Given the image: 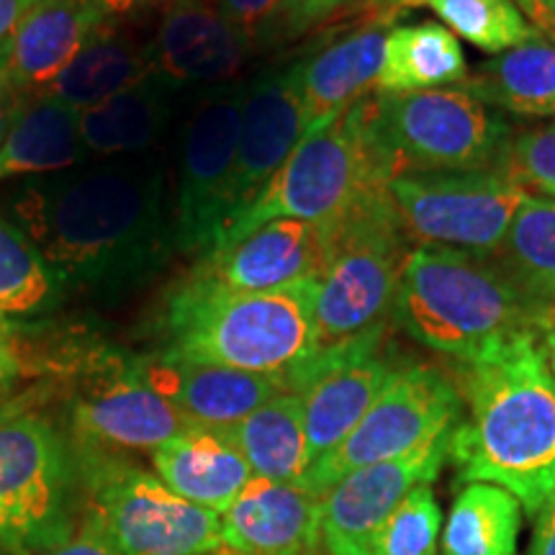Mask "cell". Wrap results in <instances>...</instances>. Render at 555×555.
Masks as SVG:
<instances>
[{
    "instance_id": "26",
    "label": "cell",
    "mask_w": 555,
    "mask_h": 555,
    "mask_svg": "<svg viewBox=\"0 0 555 555\" xmlns=\"http://www.w3.org/2000/svg\"><path fill=\"white\" fill-rule=\"evenodd\" d=\"M82 155L88 152L80 139L78 111L34 95L21 103L16 121L0 147V180L73 170Z\"/></svg>"
},
{
    "instance_id": "31",
    "label": "cell",
    "mask_w": 555,
    "mask_h": 555,
    "mask_svg": "<svg viewBox=\"0 0 555 555\" xmlns=\"http://www.w3.org/2000/svg\"><path fill=\"white\" fill-rule=\"evenodd\" d=\"M522 512L502 486L468 483L450 509L442 555H517Z\"/></svg>"
},
{
    "instance_id": "2",
    "label": "cell",
    "mask_w": 555,
    "mask_h": 555,
    "mask_svg": "<svg viewBox=\"0 0 555 555\" xmlns=\"http://www.w3.org/2000/svg\"><path fill=\"white\" fill-rule=\"evenodd\" d=\"M470 416L450 435L463 481L494 483L535 519L555 494V376L535 330L457 363Z\"/></svg>"
},
{
    "instance_id": "28",
    "label": "cell",
    "mask_w": 555,
    "mask_h": 555,
    "mask_svg": "<svg viewBox=\"0 0 555 555\" xmlns=\"http://www.w3.org/2000/svg\"><path fill=\"white\" fill-rule=\"evenodd\" d=\"M224 433L258 478L298 483L311 466L298 393H278Z\"/></svg>"
},
{
    "instance_id": "17",
    "label": "cell",
    "mask_w": 555,
    "mask_h": 555,
    "mask_svg": "<svg viewBox=\"0 0 555 555\" xmlns=\"http://www.w3.org/2000/svg\"><path fill=\"white\" fill-rule=\"evenodd\" d=\"M127 371L178 406L196 427L227 429L278 393H286L278 376L196 363L168 350L137 360Z\"/></svg>"
},
{
    "instance_id": "43",
    "label": "cell",
    "mask_w": 555,
    "mask_h": 555,
    "mask_svg": "<svg viewBox=\"0 0 555 555\" xmlns=\"http://www.w3.org/2000/svg\"><path fill=\"white\" fill-rule=\"evenodd\" d=\"M515 3L522 9V13L530 16L532 26H535L547 41H553L555 44V13L547 9L543 0H515Z\"/></svg>"
},
{
    "instance_id": "11",
    "label": "cell",
    "mask_w": 555,
    "mask_h": 555,
    "mask_svg": "<svg viewBox=\"0 0 555 555\" xmlns=\"http://www.w3.org/2000/svg\"><path fill=\"white\" fill-rule=\"evenodd\" d=\"M62 446L37 414H0V540L44 551L67 538Z\"/></svg>"
},
{
    "instance_id": "4",
    "label": "cell",
    "mask_w": 555,
    "mask_h": 555,
    "mask_svg": "<svg viewBox=\"0 0 555 555\" xmlns=\"http://www.w3.org/2000/svg\"><path fill=\"white\" fill-rule=\"evenodd\" d=\"M314 286L311 278L294 288L247 294L193 273L168 301V352L283 378L314 350Z\"/></svg>"
},
{
    "instance_id": "35",
    "label": "cell",
    "mask_w": 555,
    "mask_h": 555,
    "mask_svg": "<svg viewBox=\"0 0 555 555\" xmlns=\"http://www.w3.org/2000/svg\"><path fill=\"white\" fill-rule=\"evenodd\" d=\"M499 168L527 193L535 189L540 196L555 201V121L509 139Z\"/></svg>"
},
{
    "instance_id": "48",
    "label": "cell",
    "mask_w": 555,
    "mask_h": 555,
    "mask_svg": "<svg viewBox=\"0 0 555 555\" xmlns=\"http://www.w3.org/2000/svg\"><path fill=\"white\" fill-rule=\"evenodd\" d=\"M543 3L547 5V9H551V11L555 13V0H543Z\"/></svg>"
},
{
    "instance_id": "21",
    "label": "cell",
    "mask_w": 555,
    "mask_h": 555,
    "mask_svg": "<svg viewBox=\"0 0 555 555\" xmlns=\"http://www.w3.org/2000/svg\"><path fill=\"white\" fill-rule=\"evenodd\" d=\"M80 437L108 448L152 450L191 433L193 422L129 371L73 406Z\"/></svg>"
},
{
    "instance_id": "19",
    "label": "cell",
    "mask_w": 555,
    "mask_h": 555,
    "mask_svg": "<svg viewBox=\"0 0 555 555\" xmlns=\"http://www.w3.org/2000/svg\"><path fill=\"white\" fill-rule=\"evenodd\" d=\"M229 555H309L319 538V496L301 483L253 476L221 515Z\"/></svg>"
},
{
    "instance_id": "32",
    "label": "cell",
    "mask_w": 555,
    "mask_h": 555,
    "mask_svg": "<svg viewBox=\"0 0 555 555\" xmlns=\"http://www.w3.org/2000/svg\"><path fill=\"white\" fill-rule=\"evenodd\" d=\"M455 37L470 41L486 54H502L540 37L515 0H429Z\"/></svg>"
},
{
    "instance_id": "10",
    "label": "cell",
    "mask_w": 555,
    "mask_h": 555,
    "mask_svg": "<svg viewBox=\"0 0 555 555\" xmlns=\"http://www.w3.org/2000/svg\"><path fill=\"white\" fill-rule=\"evenodd\" d=\"M93 519L119 555H211L224 547L221 515L137 468L99 470Z\"/></svg>"
},
{
    "instance_id": "15",
    "label": "cell",
    "mask_w": 555,
    "mask_h": 555,
    "mask_svg": "<svg viewBox=\"0 0 555 555\" xmlns=\"http://www.w3.org/2000/svg\"><path fill=\"white\" fill-rule=\"evenodd\" d=\"M304 134L307 119L294 67L286 73L260 75L253 86L245 88L237 157L229 178L221 232L260 196Z\"/></svg>"
},
{
    "instance_id": "37",
    "label": "cell",
    "mask_w": 555,
    "mask_h": 555,
    "mask_svg": "<svg viewBox=\"0 0 555 555\" xmlns=\"http://www.w3.org/2000/svg\"><path fill=\"white\" fill-rule=\"evenodd\" d=\"M29 555H119V551H116V545L111 543V538L103 532V527L90 517L80 532L67 535L65 540H60V543Z\"/></svg>"
},
{
    "instance_id": "30",
    "label": "cell",
    "mask_w": 555,
    "mask_h": 555,
    "mask_svg": "<svg viewBox=\"0 0 555 555\" xmlns=\"http://www.w3.org/2000/svg\"><path fill=\"white\" fill-rule=\"evenodd\" d=\"M532 307H555V201L527 196L491 258Z\"/></svg>"
},
{
    "instance_id": "8",
    "label": "cell",
    "mask_w": 555,
    "mask_h": 555,
    "mask_svg": "<svg viewBox=\"0 0 555 555\" xmlns=\"http://www.w3.org/2000/svg\"><path fill=\"white\" fill-rule=\"evenodd\" d=\"M457 386L427 365L393 367L358 427L335 450L317 457L298 483L322 499L352 470L393 461L448 435L461 422Z\"/></svg>"
},
{
    "instance_id": "29",
    "label": "cell",
    "mask_w": 555,
    "mask_h": 555,
    "mask_svg": "<svg viewBox=\"0 0 555 555\" xmlns=\"http://www.w3.org/2000/svg\"><path fill=\"white\" fill-rule=\"evenodd\" d=\"M481 103L515 116L555 114V44L543 34L515 50L494 54L461 82Z\"/></svg>"
},
{
    "instance_id": "39",
    "label": "cell",
    "mask_w": 555,
    "mask_h": 555,
    "mask_svg": "<svg viewBox=\"0 0 555 555\" xmlns=\"http://www.w3.org/2000/svg\"><path fill=\"white\" fill-rule=\"evenodd\" d=\"M535 540H532L530 555H555V494L535 517Z\"/></svg>"
},
{
    "instance_id": "41",
    "label": "cell",
    "mask_w": 555,
    "mask_h": 555,
    "mask_svg": "<svg viewBox=\"0 0 555 555\" xmlns=\"http://www.w3.org/2000/svg\"><path fill=\"white\" fill-rule=\"evenodd\" d=\"M21 103H24V99H18V90L0 73V147H3L5 137H9L13 121H16Z\"/></svg>"
},
{
    "instance_id": "16",
    "label": "cell",
    "mask_w": 555,
    "mask_h": 555,
    "mask_svg": "<svg viewBox=\"0 0 555 555\" xmlns=\"http://www.w3.org/2000/svg\"><path fill=\"white\" fill-rule=\"evenodd\" d=\"M324 266V227L298 219H275L232 245L206 253L196 275L232 291L268 294L319 278Z\"/></svg>"
},
{
    "instance_id": "24",
    "label": "cell",
    "mask_w": 555,
    "mask_h": 555,
    "mask_svg": "<svg viewBox=\"0 0 555 555\" xmlns=\"http://www.w3.org/2000/svg\"><path fill=\"white\" fill-rule=\"evenodd\" d=\"M152 75L155 73L147 47H139L134 39L111 29V24H103L65 73L34 95L57 101L80 114L150 80Z\"/></svg>"
},
{
    "instance_id": "23",
    "label": "cell",
    "mask_w": 555,
    "mask_h": 555,
    "mask_svg": "<svg viewBox=\"0 0 555 555\" xmlns=\"http://www.w3.org/2000/svg\"><path fill=\"white\" fill-rule=\"evenodd\" d=\"M157 478L178 496L224 515L229 504L253 481L245 455L224 429L193 427L152 453Z\"/></svg>"
},
{
    "instance_id": "33",
    "label": "cell",
    "mask_w": 555,
    "mask_h": 555,
    "mask_svg": "<svg viewBox=\"0 0 555 555\" xmlns=\"http://www.w3.org/2000/svg\"><path fill=\"white\" fill-rule=\"evenodd\" d=\"M54 275L18 227L0 219V314H29L44 307Z\"/></svg>"
},
{
    "instance_id": "13",
    "label": "cell",
    "mask_w": 555,
    "mask_h": 555,
    "mask_svg": "<svg viewBox=\"0 0 555 555\" xmlns=\"http://www.w3.org/2000/svg\"><path fill=\"white\" fill-rule=\"evenodd\" d=\"M388 322L350 343L314 350L283 376L286 393L301 397L311 463L345 440L386 386L393 365L380 356Z\"/></svg>"
},
{
    "instance_id": "40",
    "label": "cell",
    "mask_w": 555,
    "mask_h": 555,
    "mask_svg": "<svg viewBox=\"0 0 555 555\" xmlns=\"http://www.w3.org/2000/svg\"><path fill=\"white\" fill-rule=\"evenodd\" d=\"M21 371V360L16 343H13L11 324L5 322V317L0 314V386L9 384L11 378H16Z\"/></svg>"
},
{
    "instance_id": "22",
    "label": "cell",
    "mask_w": 555,
    "mask_h": 555,
    "mask_svg": "<svg viewBox=\"0 0 555 555\" xmlns=\"http://www.w3.org/2000/svg\"><path fill=\"white\" fill-rule=\"evenodd\" d=\"M380 26L384 24L373 21L294 65L307 134L330 127L365 99L367 90L376 88L386 47V31Z\"/></svg>"
},
{
    "instance_id": "27",
    "label": "cell",
    "mask_w": 555,
    "mask_h": 555,
    "mask_svg": "<svg viewBox=\"0 0 555 555\" xmlns=\"http://www.w3.org/2000/svg\"><path fill=\"white\" fill-rule=\"evenodd\" d=\"M165 90L168 86L152 75L150 80L114 99L80 111L82 147L101 157H131L150 152L163 139L170 121V101Z\"/></svg>"
},
{
    "instance_id": "47",
    "label": "cell",
    "mask_w": 555,
    "mask_h": 555,
    "mask_svg": "<svg viewBox=\"0 0 555 555\" xmlns=\"http://www.w3.org/2000/svg\"><path fill=\"white\" fill-rule=\"evenodd\" d=\"M309 555H332V553H327L322 545H319V547H314V551H311Z\"/></svg>"
},
{
    "instance_id": "44",
    "label": "cell",
    "mask_w": 555,
    "mask_h": 555,
    "mask_svg": "<svg viewBox=\"0 0 555 555\" xmlns=\"http://www.w3.org/2000/svg\"><path fill=\"white\" fill-rule=\"evenodd\" d=\"M155 3L157 0H93V5L101 11V16L106 21L131 16V13L150 9V5Z\"/></svg>"
},
{
    "instance_id": "3",
    "label": "cell",
    "mask_w": 555,
    "mask_h": 555,
    "mask_svg": "<svg viewBox=\"0 0 555 555\" xmlns=\"http://www.w3.org/2000/svg\"><path fill=\"white\" fill-rule=\"evenodd\" d=\"M391 317L420 345L466 363L517 332L543 330L547 311L532 307L491 258L420 245L404 262Z\"/></svg>"
},
{
    "instance_id": "36",
    "label": "cell",
    "mask_w": 555,
    "mask_h": 555,
    "mask_svg": "<svg viewBox=\"0 0 555 555\" xmlns=\"http://www.w3.org/2000/svg\"><path fill=\"white\" fill-rule=\"evenodd\" d=\"M221 16L253 37L278 16H288V0H208Z\"/></svg>"
},
{
    "instance_id": "1",
    "label": "cell",
    "mask_w": 555,
    "mask_h": 555,
    "mask_svg": "<svg viewBox=\"0 0 555 555\" xmlns=\"http://www.w3.org/2000/svg\"><path fill=\"white\" fill-rule=\"evenodd\" d=\"M13 211L50 273L78 286H124L165 266L176 247L157 155L31 180L16 193Z\"/></svg>"
},
{
    "instance_id": "5",
    "label": "cell",
    "mask_w": 555,
    "mask_h": 555,
    "mask_svg": "<svg viewBox=\"0 0 555 555\" xmlns=\"http://www.w3.org/2000/svg\"><path fill=\"white\" fill-rule=\"evenodd\" d=\"M352 108L388 180L499 168L509 144L506 121L463 86L401 95L373 90Z\"/></svg>"
},
{
    "instance_id": "6",
    "label": "cell",
    "mask_w": 555,
    "mask_h": 555,
    "mask_svg": "<svg viewBox=\"0 0 555 555\" xmlns=\"http://www.w3.org/2000/svg\"><path fill=\"white\" fill-rule=\"evenodd\" d=\"M327 266L317 278L314 350L345 345L388 322L404 262L412 253L388 185H376L324 227ZM311 350V352H314Z\"/></svg>"
},
{
    "instance_id": "46",
    "label": "cell",
    "mask_w": 555,
    "mask_h": 555,
    "mask_svg": "<svg viewBox=\"0 0 555 555\" xmlns=\"http://www.w3.org/2000/svg\"><path fill=\"white\" fill-rule=\"evenodd\" d=\"M543 337H545V356H547V363H551V371L555 376V307L547 311L545 322H543Z\"/></svg>"
},
{
    "instance_id": "42",
    "label": "cell",
    "mask_w": 555,
    "mask_h": 555,
    "mask_svg": "<svg viewBox=\"0 0 555 555\" xmlns=\"http://www.w3.org/2000/svg\"><path fill=\"white\" fill-rule=\"evenodd\" d=\"M34 5H37V0H0V47L9 41L13 29Z\"/></svg>"
},
{
    "instance_id": "18",
    "label": "cell",
    "mask_w": 555,
    "mask_h": 555,
    "mask_svg": "<svg viewBox=\"0 0 555 555\" xmlns=\"http://www.w3.org/2000/svg\"><path fill=\"white\" fill-rule=\"evenodd\" d=\"M147 52L152 73L165 86H211L240 73L249 34L208 0H170Z\"/></svg>"
},
{
    "instance_id": "12",
    "label": "cell",
    "mask_w": 555,
    "mask_h": 555,
    "mask_svg": "<svg viewBox=\"0 0 555 555\" xmlns=\"http://www.w3.org/2000/svg\"><path fill=\"white\" fill-rule=\"evenodd\" d=\"M245 88L201 101L180 139L172 237L178 253H208L224 224V201L240 142Z\"/></svg>"
},
{
    "instance_id": "38",
    "label": "cell",
    "mask_w": 555,
    "mask_h": 555,
    "mask_svg": "<svg viewBox=\"0 0 555 555\" xmlns=\"http://www.w3.org/2000/svg\"><path fill=\"white\" fill-rule=\"evenodd\" d=\"M347 3H352V0H288L286 18L291 29L301 31L332 16V13H337L339 9H345Z\"/></svg>"
},
{
    "instance_id": "14",
    "label": "cell",
    "mask_w": 555,
    "mask_h": 555,
    "mask_svg": "<svg viewBox=\"0 0 555 555\" xmlns=\"http://www.w3.org/2000/svg\"><path fill=\"white\" fill-rule=\"evenodd\" d=\"M448 435L412 453L352 470L319 499V538L332 555H376L380 530L416 486L433 483L450 457Z\"/></svg>"
},
{
    "instance_id": "25",
    "label": "cell",
    "mask_w": 555,
    "mask_h": 555,
    "mask_svg": "<svg viewBox=\"0 0 555 555\" xmlns=\"http://www.w3.org/2000/svg\"><path fill=\"white\" fill-rule=\"evenodd\" d=\"M468 73L466 54L455 34L435 21H420L386 31L384 65L373 90L401 95L453 88L466 80Z\"/></svg>"
},
{
    "instance_id": "20",
    "label": "cell",
    "mask_w": 555,
    "mask_h": 555,
    "mask_svg": "<svg viewBox=\"0 0 555 555\" xmlns=\"http://www.w3.org/2000/svg\"><path fill=\"white\" fill-rule=\"evenodd\" d=\"M103 24L108 21L93 0H37L0 47V73L16 90L39 93L65 73Z\"/></svg>"
},
{
    "instance_id": "45",
    "label": "cell",
    "mask_w": 555,
    "mask_h": 555,
    "mask_svg": "<svg viewBox=\"0 0 555 555\" xmlns=\"http://www.w3.org/2000/svg\"><path fill=\"white\" fill-rule=\"evenodd\" d=\"M378 24H386L391 16H399L409 9H425L429 0H365Z\"/></svg>"
},
{
    "instance_id": "9",
    "label": "cell",
    "mask_w": 555,
    "mask_h": 555,
    "mask_svg": "<svg viewBox=\"0 0 555 555\" xmlns=\"http://www.w3.org/2000/svg\"><path fill=\"white\" fill-rule=\"evenodd\" d=\"M409 242L463 249L494 258L530 196L502 168L461 172H414L388 183Z\"/></svg>"
},
{
    "instance_id": "7",
    "label": "cell",
    "mask_w": 555,
    "mask_h": 555,
    "mask_svg": "<svg viewBox=\"0 0 555 555\" xmlns=\"http://www.w3.org/2000/svg\"><path fill=\"white\" fill-rule=\"evenodd\" d=\"M388 183L391 180L373 155L356 108H350L330 127L296 144L260 196L229 221L211 249L232 245L275 219L330 227L343 219L360 196Z\"/></svg>"
},
{
    "instance_id": "34",
    "label": "cell",
    "mask_w": 555,
    "mask_h": 555,
    "mask_svg": "<svg viewBox=\"0 0 555 555\" xmlns=\"http://www.w3.org/2000/svg\"><path fill=\"white\" fill-rule=\"evenodd\" d=\"M442 532L440 504L429 483L409 491L380 530L376 555H437Z\"/></svg>"
}]
</instances>
